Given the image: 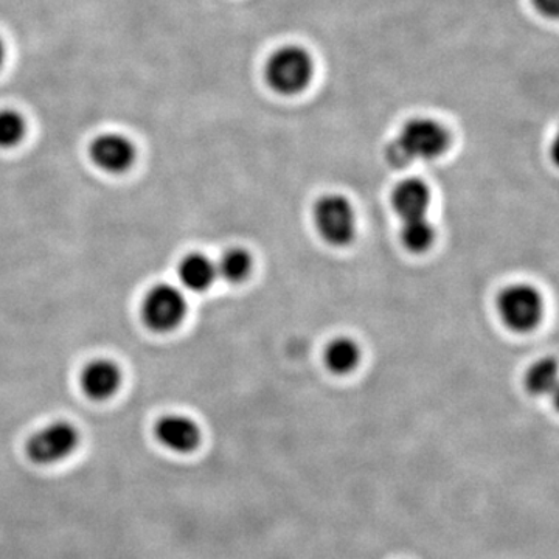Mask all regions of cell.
<instances>
[{"label": "cell", "mask_w": 559, "mask_h": 559, "mask_svg": "<svg viewBox=\"0 0 559 559\" xmlns=\"http://www.w3.org/2000/svg\"><path fill=\"white\" fill-rule=\"evenodd\" d=\"M320 238L334 248L352 245L358 231V219L352 202L342 194H325L320 198L312 212Z\"/></svg>", "instance_id": "2"}, {"label": "cell", "mask_w": 559, "mask_h": 559, "mask_svg": "<svg viewBox=\"0 0 559 559\" xmlns=\"http://www.w3.org/2000/svg\"><path fill=\"white\" fill-rule=\"evenodd\" d=\"M80 443V432L69 421H55L33 433L27 441V455L38 465L64 462Z\"/></svg>", "instance_id": "5"}, {"label": "cell", "mask_w": 559, "mask_h": 559, "mask_svg": "<svg viewBox=\"0 0 559 559\" xmlns=\"http://www.w3.org/2000/svg\"><path fill=\"white\" fill-rule=\"evenodd\" d=\"M436 241V227L426 216L417 219L403 221L401 242L411 252L421 253L432 248Z\"/></svg>", "instance_id": "13"}, {"label": "cell", "mask_w": 559, "mask_h": 559, "mask_svg": "<svg viewBox=\"0 0 559 559\" xmlns=\"http://www.w3.org/2000/svg\"><path fill=\"white\" fill-rule=\"evenodd\" d=\"M218 278L216 263L204 253H191L179 266V280L183 288L193 293H204Z\"/></svg>", "instance_id": "11"}, {"label": "cell", "mask_w": 559, "mask_h": 559, "mask_svg": "<svg viewBox=\"0 0 559 559\" xmlns=\"http://www.w3.org/2000/svg\"><path fill=\"white\" fill-rule=\"evenodd\" d=\"M187 314V300L182 290L173 285H157L143 300L142 316L146 326L157 333L178 329Z\"/></svg>", "instance_id": "6"}, {"label": "cell", "mask_w": 559, "mask_h": 559, "mask_svg": "<svg viewBox=\"0 0 559 559\" xmlns=\"http://www.w3.org/2000/svg\"><path fill=\"white\" fill-rule=\"evenodd\" d=\"M498 312L507 329L514 333H528L543 319V296L532 285H511L499 294Z\"/></svg>", "instance_id": "4"}, {"label": "cell", "mask_w": 559, "mask_h": 559, "mask_svg": "<svg viewBox=\"0 0 559 559\" xmlns=\"http://www.w3.org/2000/svg\"><path fill=\"white\" fill-rule=\"evenodd\" d=\"M91 157L100 170L120 175L130 170L135 160V146L127 135L106 132L92 142Z\"/></svg>", "instance_id": "7"}, {"label": "cell", "mask_w": 559, "mask_h": 559, "mask_svg": "<svg viewBox=\"0 0 559 559\" xmlns=\"http://www.w3.org/2000/svg\"><path fill=\"white\" fill-rule=\"evenodd\" d=\"M27 132V123L17 110H0V148L9 150L20 145Z\"/></svg>", "instance_id": "16"}, {"label": "cell", "mask_w": 559, "mask_h": 559, "mask_svg": "<svg viewBox=\"0 0 559 559\" xmlns=\"http://www.w3.org/2000/svg\"><path fill=\"white\" fill-rule=\"evenodd\" d=\"M216 271H218V277H223L226 282H245L252 271V257L248 250L231 248L221 255L216 263Z\"/></svg>", "instance_id": "15"}, {"label": "cell", "mask_w": 559, "mask_h": 559, "mask_svg": "<svg viewBox=\"0 0 559 559\" xmlns=\"http://www.w3.org/2000/svg\"><path fill=\"white\" fill-rule=\"evenodd\" d=\"M5 46H3V40L0 39V69H2L3 61H5Z\"/></svg>", "instance_id": "18"}, {"label": "cell", "mask_w": 559, "mask_h": 559, "mask_svg": "<svg viewBox=\"0 0 559 559\" xmlns=\"http://www.w3.org/2000/svg\"><path fill=\"white\" fill-rule=\"evenodd\" d=\"M360 348L349 337H337L325 349V364L334 374H348L359 366Z\"/></svg>", "instance_id": "12"}, {"label": "cell", "mask_w": 559, "mask_h": 559, "mask_svg": "<svg viewBox=\"0 0 559 559\" xmlns=\"http://www.w3.org/2000/svg\"><path fill=\"white\" fill-rule=\"evenodd\" d=\"M525 384L533 395H550L557 390L558 364L554 358L539 359L533 364L525 377Z\"/></svg>", "instance_id": "14"}, {"label": "cell", "mask_w": 559, "mask_h": 559, "mask_svg": "<svg viewBox=\"0 0 559 559\" xmlns=\"http://www.w3.org/2000/svg\"><path fill=\"white\" fill-rule=\"evenodd\" d=\"M392 205L403 221L423 218L430 205L428 183L415 178L401 180L392 191Z\"/></svg>", "instance_id": "10"}, {"label": "cell", "mask_w": 559, "mask_h": 559, "mask_svg": "<svg viewBox=\"0 0 559 559\" xmlns=\"http://www.w3.org/2000/svg\"><path fill=\"white\" fill-rule=\"evenodd\" d=\"M156 439L167 450L190 454L200 447L201 429L194 419L186 415H167L157 421Z\"/></svg>", "instance_id": "8"}, {"label": "cell", "mask_w": 559, "mask_h": 559, "mask_svg": "<svg viewBox=\"0 0 559 559\" xmlns=\"http://www.w3.org/2000/svg\"><path fill=\"white\" fill-rule=\"evenodd\" d=\"M536 9L547 16H557L559 11V0H533Z\"/></svg>", "instance_id": "17"}, {"label": "cell", "mask_w": 559, "mask_h": 559, "mask_svg": "<svg viewBox=\"0 0 559 559\" xmlns=\"http://www.w3.org/2000/svg\"><path fill=\"white\" fill-rule=\"evenodd\" d=\"M121 384V371L108 359H97L84 367L81 388L91 400L105 401L116 395Z\"/></svg>", "instance_id": "9"}, {"label": "cell", "mask_w": 559, "mask_h": 559, "mask_svg": "<svg viewBox=\"0 0 559 559\" xmlns=\"http://www.w3.org/2000/svg\"><path fill=\"white\" fill-rule=\"evenodd\" d=\"M312 58L297 46L282 47L271 55L266 64V80L275 92L296 95L307 90L312 79Z\"/></svg>", "instance_id": "3"}, {"label": "cell", "mask_w": 559, "mask_h": 559, "mask_svg": "<svg viewBox=\"0 0 559 559\" xmlns=\"http://www.w3.org/2000/svg\"><path fill=\"white\" fill-rule=\"evenodd\" d=\"M451 135L440 121L418 117L401 128L388 146V160L393 167L404 168L415 162L439 159L450 148Z\"/></svg>", "instance_id": "1"}]
</instances>
